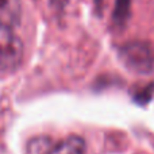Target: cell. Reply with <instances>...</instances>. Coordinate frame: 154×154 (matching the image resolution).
<instances>
[{"mask_svg": "<svg viewBox=\"0 0 154 154\" xmlns=\"http://www.w3.org/2000/svg\"><path fill=\"white\" fill-rule=\"evenodd\" d=\"M23 61V43L12 27L0 24V75L14 73Z\"/></svg>", "mask_w": 154, "mask_h": 154, "instance_id": "1", "label": "cell"}, {"mask_svg": "<svg viewBox=\"0 0 154 154\" xmlns=\"http://www.w3.org/2000/svg\"><path fill=\"white\" fill-rule=\"evenodd\" d=\"M119 57L120 61L128 70L139 73V75H149L154 68L152 50L146 43H128L120 49Z\"/></svg>", "mask_w": 154, "mask_h": 154, "instance_id": "2", "label": "cell"}, {"mask_svg": "<svg viewBox=\"0 0 154 154\" xmlns=\"http://www.w3.org/2000/svg\"><path fill=\"white\" fill-rule=\"evenodd\" d=\"M85 147L87 145L81 137L70 135L61 142H53L45 154H84Z\"/></svg>", "mask_w": 154, "mask_h": 154, "instance_id": "3", "label": "cell"}, {"mask_svg": "<svg viewBox=\"0 0 154 154\" xmlns=\"http://www.w3.org/2000/svg\"><path fill=\"white\" fill-rule=\"evenodd\" d=\"M22 15L20 0H0V24L14 27Z\"/></svg>", "mask_w": 154, "mask_h": 154, "instance_id": "4", "label": "cell"}, {"mask_svg": "<svg viewBox=\"0 0 154 154\" xmlns=\"http://www.w3.org/2000/svg\"><path fill=\"white\" fill-rule=\"evenodd\" d=\"M130 5L131 0H115L114 10V20L116 23H125L130 16Z\"/></svg>", "mask_w": 154, "mask_h": 154, "instance_id": "5", "label": "cell"}, {"mask_svg": "<svg viewBox=\"0 0 154 154\" xmlns=\"http://www.w3.org/2000/svg\"><path fill=\"white\" fill-rule=\"evenodd\" d=\"M96 2H97V3H99V4H100V3H101V0H96Z\"/></svg>", "mask_w": 154, "mask_h": 154, "instance_id": "6", "label": "cell"}]
</instances>
